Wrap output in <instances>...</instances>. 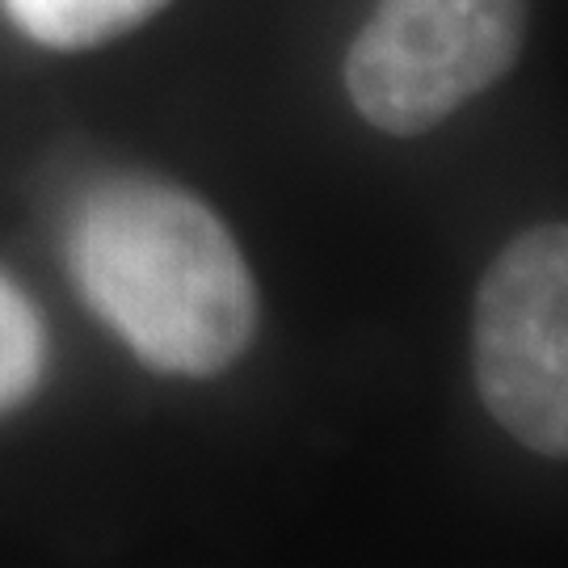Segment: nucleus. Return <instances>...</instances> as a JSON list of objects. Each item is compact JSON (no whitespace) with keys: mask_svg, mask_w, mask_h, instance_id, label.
Segmentation results:
<instances>
[{"mask_svg":"<svg viewBox=\"0 0 568 568\" xmlns=\"http://www.w3.org/2000/svg\"><path fill=\"white\" fill-rule=\"evenodd\" d=\"M72 274L89 307L135 358L206 379L241 358L257 328V286L224 220L161 182L98 190L72 224Z\"/></svg>","mask_w":568,"mask_h":568,"instance_id":"nucleus-1","label":"nucleus"},{"mask_svg":"<svg viewBox=\"0 0 568 568\" xmlns=\"http://www.w3.org/2000/svg\"><path fill=\"white\" fill-rule=\"evenodd\" d=\"M527 0H379L345 51V93L384 135H426L518 63Z\"/></svg>","mask_w":568,"mask_h":568,"instance_id":"nucleus-2","label":"nucleus"},{"mask_svg":"<svg viewBox=\"0 0 568 568\" xmlns=\"http://www.w3.org/2000/svg\"><path fill=\"white\" fill-rule=\"evenodd\" d=\"M471 366L493 422L535 455L568 450V232L539 224L488 265L471 312Z\"/></svg>","mask_w":568,"mask_h":568,"instance_id":"nucleus-3","label":"nucleus"},{"mask_svg":"<svg viewBox=\"0 0 568 568\" xmlns=\"http://www.w3.org/2000/svg\"><path fill=\"white\" fill-rule=\"evenodd\" d=\"M164 0H4L26 39L55 51H89L135 30Z\"/></svg>","mask_w":568,"mask_h":568,"instance_id":"nucleus-4","label":"nucleus"},{"mask_svg":"<svg viewBox=\"0 0 568 568\" xmlns=\"http://www.w3.org/2000/svg\"><path fill=\"white\" fill-rule=\"evenodd\" d=\"M47 371V337L39 312L13 283L0 278V417L34 396Z\"/></svg>","mask_w":568,"mask_h":568,"instance_id":"nucleus-5","label":"nucleus"}]
</instances>
